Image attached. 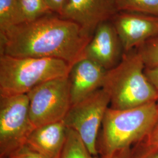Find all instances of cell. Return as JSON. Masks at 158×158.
Instances as JSON below:
<instances>
[{"label":"cell","mask_w":158,"mask_h":158,"mask_svg":"<svg viewBox=\"0 0 158 158\" xmlns=\"http://www.w3.org/2000/svg\"><path fill=\"white\" fill-rule=\"evenodd\" d=\"M91 38L76 23L52 14L0 32V55L53 58L72 66Z\"/></svg>","instance_id":"cell-1"},{"label":"cell","mask_w":158,"mask_h":158,"mask_svg":"<svg viewBox=\"0 0 158 158\" xmlns=\"http://www.w3.org/2000/svg\"><path fill=\"white\" fill-rule=\"evenodd\" d=\"M158 119L157 102L125 110L108 108L97 142L98 156L106 158L144 141Z\"/></svg>","instance_id":"cell-2"},{"label":"cell","mask_w":158,"mask_h":158,"mask_svg":"<svg viewBox=\"0 0 158 158\" xmlns=\"http://www.w3.org/2000/svg\"><path fill=\"white\" fill-rule=\"evenodd\" d=\"M145 66L136 49L124 52L121 61L107 70L102 89L110 107L125 110L156 102L158 92L145 73Z\"/></svg>","instance_id":"cell-3"},{"label":"cell","mask_w":158,"mask_h":158,"mask_svg":"<svg viewBox=\"0 0 158 158\" xmlns=\"http://www.w3.org/2000/svg\"><path fill=\"white\" fill-rule=\"evenodd\" d=\"M71 68L57 59L0 55V96L27 94L46 81L68 76Z\"/></svg>","instance_id":"cell-4"},{"label":"cell","mask_w":158,"mask_h":158,"mask_svg":"<svg viewBox=\"0 0 158 158\" xmlns=\"http://www.w3.org/2000/svg\"><path fill=\"white\" fill-rule=\"evenodd\" d=\"M34 128L27 94L0 96V157L9 158L25 145Z\"/></svg>","instance_id":"cell-5"},{"label":"cell","mask_w":158,"mask_h":158,"mask_svg":"<svg viewBox=\"0 0 158 158\" xmlns=\"http://www.w3.org/2000/svg\"><path fill=\"white\" fill-rule=\"evenodd\" d=\"M68 76L46 81L27 94L30 118L35 128L65 118L72 106Z\"/></svg>","instance_id":"cell-6"},{"label":"cell","mask_w":158,"mask_h":158,"mask_svg":"<svg viewBox=\"0 0 158 158\" xmlns=\"http://www.w3.org/2000/svg\"><path fill=\"white\" fill-rule=\"evenodd\" d=\"M110 104L109 97L101 89L72 105L63 119L67 128L79 135L89 151L94 156H98L97 142Z\"/></svg>","instance_id":"cell-7"},{"label":"cell","mask_w":158,"mask_h":158,"mask_svg":"<svg viewBox=\"0 0 158 158\" xmlns=\"http://www.w3.org/2000/svg\"><path fill=\"white\" fill-rule=\"evenodd\" d=\"M119 12L115 0H68L60 17L77 24L93 37L98 26Z\"/></svg>","instance_id":"cell-8"},{"label":"cell","mask_w":158,"mask_h":158,"mask_svg":"<svg viewBox=\"0 0 158 158\" xmlns=\"http://www.w3.org/2000/svg\"><path fill=\"white\" fill-rule=\"evenodd\" d=\"M124 52L136 49L158 36V16L119 12L111 20Z\"/></svg>","instance_id":"cell-9"},{"label":"cell","mask_w":158,"mask_h":158,"mask_svg":"<svg viewBox=\"0 0 158 158\" xmlns=\"http://www.w3.org/2000/svg\"><path fill=\"white\" fill-rule=\"evenodd\" d=\"M124 48L111 21L100 23L86 46L83 57L106 70L117 66L122 60Z\"/></svg>","instance_id":"cell-10"},{"label":"cell","mask_w":158,"mask_h":158,"mask_svg":"<svg viewBox=\"0 0 158 158\" xmlns=\"http://www.w3.org/2000/svg\"><path fill=\"white\" fill-rule=\"evenodd\" d=\"M107 70L87 58H81L72 66L68 79L72 106L102 89Z\"/></svg>","instance_id":"cell-11"},{"label":"cell","mask_w":158,"mask_h":158,"mask_svg":"<svg viewBox=\"0 0 158 158\" xmlns=\"http://www.w3.org/2000/svg\"><path fill=\"white\" fill-rule=\"evenodd\" d=\"M68 128L63 120L35 128L26 145L51 158H60L65 145Z\"/></svg>","instance_id":"cell-12"},{"label":"cell","mask_w":158,"mask_h":158,"mask_svg":"<svg viewBox=\"0 0 158 158\" xmlns=\"http://www.w3.org/2000/svg\"><path fill=\"white\" fill-rule=\"evenodd\" d=\"M22 23L18 0H0V32Z\"/></svg>","instance_id":"cell-13"},{"label":"cell","mask_w":158,"mask_h":158,"mask_svg":"<svg viewBox=\"0 0 158 158\" xmlns=\"http://www.w3.org/2000/svg\"><path fill=\"white\" fill-rule=\"evenodd\" d=\"M60 158H100V156L91 155L79 135L73 130L68 128L66 141Z\"/></svg>","instance_id":"cell-14"},{"label":"cell","mask_w":158,"mask_h":158,"mask_svg":"<svg viewBox=\"0 0 158 158\" xmlns=\"http://www.w3.org/2000/svg\"><path fill=\"white\" fill-rule=\"evenodd\" d=\"M23 23L33 21L52 14L45 0H18Z\"/></svg>","instance_id":"cell-15"},{"label":"cell","mask_w":158,"mask_h":158,"mask_svg":"<svg viewBox=\"0 0 158 158\" xmlns=\"http://www.w3.org/2000/svg\"><path fill=\"white\" fill-rule=\"evenodd\" d=\"M119 12L158 16V0H115Z\"/></svg>","instance_id":"cell-16"},{"label":"cell","mask_w":158,"mask_h":158,"mask_svg":"<svg viewBox=\"0 0 158 158\" xmlns=\"http://www.w3.org/2000/svg\"><path fill=\"white\" fill-rule=\"evenodd\" d=\"M145 68L158 66V36L148 40L136 48Z\"/></svg>","instance_id":"cell-17"},{"label":"cell","mask_w":158,"mask_h":158,"mask_svg":"<svg viewBox=\"0 0 158 158\" xmlns=\"http://www.w3.org/2000/svg\"><path fill=\"white\" fill-rule=\"evenodd\" d=\"M131 158H158V148L140 142L131 147Z\"/></svg>","instance_id":"cell-18"},{"label":"cell","mask_w":158,"mask_h":158,"mask_svg":"<svg viewBox=\"0 0 158 158\" xmlns=\"http://www.w3.org/2000/svg\"><path fill=\"white\" fill-rule=\"evenodd\" d=\"M10 158H51L25 145L12 155Z\"/></svg>","instance_id":"cell-19"},{"label":"cell","mask_w":158,"mask_h":158,"mask_svg":"<svg viewBox=\"0 0 158 158\" xmlns=\"http://www.w3.org/2000/svg\"><path fill=\"white\" fill-rule=\"evenodd\" d=\"M53 13L61 16L68 0H45Z\"/></svg>","instance_id":"cell-20"},{"label":"cell","mask_w":158,"mask_h":158,"mask_svg":"<svg viewBox=\"0 0 158 158\" xmlns=\"http://www.w3.org/2000/svg\"><path fill=\"white\" fill-rule=\"evenodd\" d=\"M145 73L148 79L157 91L158 94V66L145 68ZM156 102L158 105V100Z\"/></svg>","instance_id":"cell-21"},{"label":"cell","mask_w":158,"mask_h":158,"mask_svg":"<svg viewBox=\"0 0 158 158\" xmlns=\"http://www.w3.org/2000/svg\"><path fill=\"white\" fill-rule=\"evenodd\" d=\"M144 141L149 145L158 148V119L151 132Z\"/></svg>","instance_id":"cell-22"},{"label":"cell","mask_w":158,"mask_h":158,"mask_svg":"<svg viewBox=\"0 0 158 158\" xmlns=\"http://www.w3.org/2000/svg\"><path fill=\"white\" fill-rule=\"evenodd\" d=\"M131 148H127L119 150L106 158H131Z\"/></svg>","instance_id":"cell-23"},{"label":"cell","mask_w":158,"mask_h":158,"mask_svg":"<svg viewBox=\"0 0 158 158\" xmlns=\"http://www.w3.org/2000/svg\"><path fill=\"white\" fill-rule=\"evenodd\" d=\"M0 158H4V157H0Z\"/></svg>","instance_id":"cell-24"}]
</instances>
